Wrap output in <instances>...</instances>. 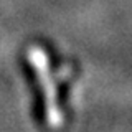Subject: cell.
Instances as JSON below:
<instances>
[{
  "label": "cell",
  "instance_id": "6da1fadb",
  "mask_svg": "<svg viewBox=\"0 0 132 132\" xmlns=\"http://www.w3.org/2000/svg\"><path fill=\"white\" fill-rule=\"evenodd\" d=\"M27 58L30 61L33 71H35L38 82L43 88V99H45V116L46 122L51 127H60L63 124V112L58 106V93L56 86L51 76L50 61L43 48L40 46H30L27 51Z\"/></svg>",
  "mask_w": 132,
  "mask_h": 132
}]
</instances>
